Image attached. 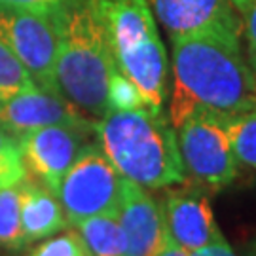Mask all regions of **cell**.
Segmentation results:
<instances>
[{
  "mask_svg": "<svg viewBox=\"0 0 256 256\" xmlns=\"http://www.w3.org/2000/svg\"><path fill=\"white\" fill-rule=\"evenodd\" d=\"M171 44L169 122L174 129L200 110L230 118L256 108V68L241 52L239 32L205 30L171 38Z\"/></svg>",
  "mask_w": 256,
  "mask_h": 256,
  "instance_id": "1",
  "label": "cell"
},
{
  "mask_svg": "<svg viewBox=\"0 0 256 256\" xmlns=\"http://www.w3.org/2000/svg\"><path fill=\"white\" fill-rule=\"evenodd\" d=\"M99 146L124 178L144 188H171L188 182L176 129L148 108L108 110L93 122Z\"/></svg>",
  "mask_w": 256,
  "mask_h": 256,
  "instance_id": "2",
  "label": "cell"
},
{
  "mask_svg": "<svg viewBox=\"0 0 256 256\" xmlns=\"http://www.w3.org/2000/svg\"><path fill=\"white\" fill-rule=\"evenodd\" d=\"M57 16L59 52L55 88L86 116L108 112V78L116 66L106 30L90 0H72Z\"/></svg>",
  "mask_w": 256,
  "mask_h": 256,
  "instance_id": "3",
  "label": "cell"
},
{
  "mask_svg": "<svg viewBox=\"0 0 256 256\" xmlns=\"http://www.w3.org/2000/svg\"><path fill=\"white\" fill-rule=\"evenodd\" d=\"M106 30L118 68L138 88L144 106L162 114L169 59L148 0H90Z\"/></svg>",
  "mask_w": 256,
  "mask_h": 256,
  "instance_id": "4",
  "label": "cell"
},
{
  "mask_svg": "<svg viewBox=\"0 0 256 256\" xmlns=\"http://www.w3.org/2000/svg\"><path fill=\"white\" fill-rule=\"evenodd\" d=\"M176 142L186 174L205 192H220L236 180L238 158L232 150L226 116L194 112L176 128Z\"/></svg>",
  "mask_w": 256,
  "mask_h": 256,
  "instance_id": "5",
  "label": "cell"
},
{
  "mask_svg": "<svg viewBox=\"0 0 256 256\" xmlns=\"http://www.w3.org/2000/svg\"><path fill=\"white\" fill-rule=\"evenodd\" d=\"M122 174L114 169L99 144H86L59 184L57 198L68 224L118 212Z\"/></svg>",
  "mask_w": 256,
  "mask_h": 256,
  "instance_id": "6",
  "label": "cell"
},
{
  "mask_svg": "<svg viewBox=\"0 0 256 256\" xmlns=\"http://www.w3.org/2000/svg\"><path fill=\"white\" fill-rule=\"evenodd\" d=\"M0 40L27 68L38 88L57 92L55 61L59 52V25L55 14L0 6Z\"/></svg>",
  "mask_w": 256,
  "mask_h": 256,
  "instance_id": "7",
  "label": "cell"
},
{
  "mask_svg": "<svg viewBox=\"0 0 256 256\" xmlns=\"http://www.w3.org/2000/svg\"><path fill=\"white\" fill-rule=\"evenodd\" d=\"M93 129L74 126H46L19 137L27 178L46 186L57 196L59 184L86 146Z\"/></svg>",
  "mask_w": 256,
  "mask_h": 256,
  "instance_id": "8",
  "label": "cell"
},
{
  "mask_svg": "<svg viewBox=\"0 0 256 256\" xmlns=\"http://www.w3.org/2000/svg\"><path fill=\"white\" fill-rule=\"evenodd\" d=\"M46 126H74L93 129V122L68 102L61 93L34 88L0 101V128L14 137H23Z\"/></svg>",
  "mask_w": 256,
  "mask_h": 256,
  "instance_id": "9",
  "label": "cell"
},
{
  "mask_svg": "<svg viewBox=\"0 0 256 256\" xmlns=\"http://www.w3.org/2000/svg\"><path fill=\"white\" fill-rule=\"evenodd\" d=\"M162 205L167 236L184 250L198 248L220 241L222 234L202 188H176L165 192Z\"/></svg>",
  "mask_w": 256,
  "mask_h": 256,
  "instance_id": "10",
  "label": "cell"
},
{
  "mask_svg": "<svg viewBox=\"0 0 256 256\" xmlns=\"http://www.w3.org/2000/svg\"><path fill=\"white\" fill-rule=\"evenodd\" d=\"M118 218L128 241V256H158L167 243L162 205L144 186L122 176Z\"/></svg>",
  "mask_w": 256,
  "mask_h": 256,
  "instance_id": "11",
  "label": "cell"
},
{
  "mask_svg": "<svg viewBox=\"0 0 256 256\" xmlns=\"http://www.w3.org/2000/svg\"><path fill=\"white\" fill-rule=\"evenodd\" d=\"M154 18L171 38L205 30H232L241 34L232 0H148Z\"/></svg>",
  "mask_w": 256,
  "mask_h": 256,
  "instance_id": "12",
  "label": "cell"
},
{
  "mask_svg": "<svg viewBox=\"0 0 256 256\" xmlns=\"http://www.w3.org/2000/svg\"><path fill=\"white\" fill-rule=\"evenodd\" d=\"M21 226L28 243L52 238L70 226L57 196L27 176L21 180Z\"/></svg>",
  "mask_w": 256,
  "mask_h": 256,
  "instance_id": "13",
  "label": "cell"
},
{
  "mask_svg": "<svg viewBox=\"0 0 256 256\" xmlns=\"http://www.w3.org/2000/svg\"><path fill=\"white\" fill-rule=\"evenodd\" d=\"M92 256H128V241L118 212H102L76 224Z\"/></svg>",
  "mask_w": 256,
  "mask_h": 256,
  "instance_id": "14",
  "label": "cell"
},
{
  "mask_svg": "<svg viewBox=\"0 0 256 256\" xmlns=\"http://www.w3.org/2000/svg\"><path fill=\"white\" fill-rule=\"evenodd\" d=\"M28 245L21 226V182L0 188V248L19 252Z\"/></svg>",
  "mask_w": 256,
  "mask_h": 256,
  "instance_id": "15",
  "label": "cell"
},
{
  "mask_svg": "<svg viewBox=\"0 0 256 256\" xmlns=\"http://www.w3.org/2000/svg\"><path fill=\"white\" fill-rule=\"evenodd\" d=\"M226 129L238 162L256 171V108L226 118Z\"/></svg>",
  "mask_w": 256,
  "mask_h": 256,
  "instance_id": "16",
  "label": "cell"
},
{
  "mask_svg": "<svg viewBox=\"0 0 256 256\" xmlns=\"http://www.w3.org/2000/svg\"><path fill=\"white\" fill-rule=\"evenodd\" d=\"M38 88L27 68L0 40V101L12 99L19 93Z\"/></svg>",
  "mask_w": 256,
  "mask_h": 256,
  "instance_id": "17",
  "label": "cell"
},
{
  "mask_svg": "<svg viewBox=\"0 0 256 256\" xmlns=\"http://www.w3.org/2000/svg\"><path fill=\"white\" fill-rule=\"evenodd\" d=\"M25 176L27 171L23 165L19 138L0 128V188L21 182Z\"/></svg>",
  "mask_w": 256,
  "mask_h": 256,
  "instance_id": "18",
  "label": "cell"
},
{
  "mask_svg": "<svg viewBox=\"0 0 256 256\" xmlns=\"http://www.w3.org/2000/svg\"><path fill=\"white\" fill-rule=\"evenodd\" d=\"M106 101H108V110L146 108L144 106V99H142V95L138 92V88L120 70L118 64L110 72Z\"/></svg>",
  "mask_w": 256,
  "mask_h": 256,
  "instance_id": "19",
  "label": "cell"
},
{
  "mask_svg": "<svg viewBox=\"0 0 256 256\" xmlns=\"http://www.w3.org/2000/svg\"><path fill=\"white\" fill-rule=\"evenodd\" d=\"M27 256H92L78 232H64L38 243L27 252Z\"/></svg>",
  "mask_w": 256,
  "mask_h": 256,
  "instance_id": "20",
  "label": "cell"
},
{
  "mask_svg": "<svg viewBox=\"0 0 256 256\" xmlns=\"http://www.w3.org/2000/svg\"><path fill=\"white\" fill-rule=\"evenodd\" d=\"M232 6L238 12L241 32L247 38L250 63L256 68V0H232Z\"/></svg>",
  "mask_w": 256,
  "mask_h": 256,
  "instance_id": "21",
  "label": "cell"
},
{
  "mask_svg": "<svg viewBox=\"0 0 256 256\" xmlns=\"http://www.w3.org/2000/svg\"><path fill=\"white\" fill-rule=\"evenodd\" d=\"M70 2L72 0H0V6L30 10V12H40V14H57Z\"/></svg>",
  "mask_w": 256,
  "mask_h": 256,
  "instance_id": "22",
  "label": "cell"
},
{
  "mask_svg": "<svg viewBox=\"0 0 256 256\" xmlns=\"http://www.w3.org/2000/svg\"><path fill=\"white\" fill-rule=\"evenodd\" d=\"M188 256H238L234 252V248L230 247V243L226 239L214 241L210 245L198 248V250H188Z\"/></svg>",
  "mask_w": 256,
  "mask_h": 256,
  "instance_id": "23",
  "label": "cell"
},
{
  "mask_svg": "<svg viewBox=\"0 0 256 256\" xmlns=\"http://www.w3.org/2000/svg\"><path fill=\"white\" fill-rule=\"evenodd\" d=\"M158 256H188V250H184L182 247H178L173 239L169 238L167 243H165V247L162 248V252Z\"/></svg>",
  "mask_w": 256,
  "mask_h": 256,
  "instance_id": "24",
  "label": "cell"
},
{
  "mask_svg": "<svg viewBox=\"0 0 256 256\" xmlns=\"http://www.w3.org/2000/svg\"><path fill=\"white\" fill-rule=\"evenodd\" d=\"M245 256H256V238L248 243L247 250H245Z\"/></svg>",
  "mask_w": 256,
  "mask_h": 256,
  "instance_id": "25",
  "label": "cell"
}]
</instances>
